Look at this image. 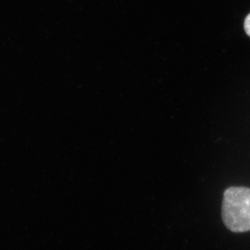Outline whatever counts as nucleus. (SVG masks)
I'll return each instance as SVG.
<instances>
[{
    "label": "nucleus",
    "mask_w": 250,
    "mask_h": 250,
    "mask_svg": "<svg viewBox=\"0 0 250 250\" xmlns=\"http://www.w3.org/2000/svg\"><path fill=\"white\" fill-rule=\"evenodd\" d=\"M222 216L225 226L235 233L250 231V188L230 187L224 192Z\"/></svg>",
    "instance_id": "1"
},
{
    "label": "nucleus",
    "mask_w": 250,
    "mask_h": 250,
    "mask_svg": "<svg viewBox=\"0 0 250 250\" xmlns=\"http://www.w3.org/2000/svg\"><path fill=\"white\" fill-rule=\"evenodd\" d=\"M244 28L247 34L250 36V14L247 16L245 20Z\"/></svg>",
    "instance_id": "2"
}]
</instances>
